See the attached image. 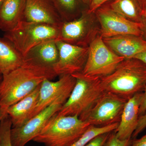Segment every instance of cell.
<instances>
[{
  "label": "cell",
  "instance_id": "cell-1",
  "mask_svg": "<svg viewBox=\"0 0 146 146\" xmlns=\"http://www.w3.org/2000/svg\"><path fill=\"white\" fill-rule=\"evenodd\" d=\"M56 76L53 68L24 61L20 67L3 75L0 84V106L7 111L45 80H52Z\"/></svg>",
  "mask_w": 146,
  "mask_h": 146
},
{
  "label": "cell",
  "instance_id": "cell-2",
  "mask_svg": "<svg viewBox=\"0 0 146 146\" xmlns=\"http://www.w3.org/2000/svg\"><path fill=\"white\" fill-rule=\"evenodd\" d=\"M100 80L105 91L127 100L145 90L146 65L134 58L125 59L112 74Z\"/></svg>",
  "mask_w": 146,
  "mask_h": 146
},
{
  "label": "cell",
  "instance_id": "cell-3",
  "mask_svg": "<svg viewBox=\"0 0 146 146\" xmlns=\"http://www.w3.org/2000/svg\"><path fill=\"white\" fill-rule=\"evenodd\" d=\"M72 75L75 78V84L68 100L56 114L77 116L84 121L105 91L100 79L86 77L81 73Z\"/></svg>",
  "mask_w": 146,
  "mask_h": 146
},
{
  "label": "cell",
  "instance_id": "cell-4",
  "mask_svg": "<svg viewBox=\"0 0 146 146\" xmlns=\"http://www.w3.org/2000/svg\"><path fill=\"white\" fill-rule=\"evenodd\" d=\"M90 125L77 116L55 114L33 141L45 146H71Z\"/></svg>",
  "mask_w": 146,
  "mask_h": 146
},
{
  "label": "cell",
  "instance_id": "cell-5",
  "mask_svg": "<svg viewBox=\"0 0 146 146\" xmlns=\"http://www.w3.org/2000/svg\"><path fill=\"white\" fill-rule=\"evenodd\" d=\"M60 25L23 20L13 29L5 32L4 38L24 57L32 48L40 43L48 40H57Z\"/></svg>",
  "mask_w": 146,
  "mask_h": 146
},
{
  "label": "cell",
  "instance_id": "cell-6",
  "mask_svg": "<svg viewBox=\"0 0 146 146\" xmlns=\"http://www.w3.org/2000/svg\"><path fill=\"white\" fill-rule=\"evenodd\" d=\"M125 59L115 54L99 35L89 46V52L82 74L89 78L102 79L112 74Z\"/></svg>",
  "mask_w": 146,
  "mask_h": 146
},
{
  "label": "cell",
  "instance_id": "cell-7",
  "mask_svg": "<svg viewBox=\"0 0 146 146\" xmlns=\"http://www.w3.org/2000/svg\"><path fill=\"white\" fill-rule=\"evenodd\" d=\"M88 9L74 20L63 22L58 40L79 46L89 47L92 41L100 35V28L96 16Z\"/></svg>",
  "mask_w": 146,
  "mask_h": 146
},
{
  "label": "cell",
  "instance_id": "cell-8",
  "mask_svg": "<svg viewBox=\"0 0 146 146\" xmlns=\"http://www.w3.org/2000/svg\"><path fill=\"white\" fill-rule=\"evenodd\" d=\"M70 96H63L50 105L30 119L21 126L12 127L11 138L13 146H25L33 140L53 116L56 114Z\"/></svg>",
  "mask_w": 146,
  "mask_h": 146
},
{
  "label": "cell",
  "instance_id": "cell-9",
  "mask_svg": "<svg viewBox=\"0 0 146 146\" xmlns=\"http://www.w3.org/2000/svg\"><path fill=\"white\" fill-rule=\"evenodd\" d=\"M127 101L117 95L105 91L84 121L90 125L99 127L119 123Z\"/></svg>",
  "mask_w": 146,
  "mask_h": 146
},
{
  "label": "cell",
  "instance_id": "cell-10",
  "mask_svg": "<svg viewBox=\"0 0 146 146\" xmlns=\"http://www.w3.org/2000/svg\"><path fill=\"white\" fill-rule=\"evenodd\" d=\"M99 23L102 38L123 34L141 36V24L126 19L112 10L107 3L94 12Z\"/></svg>",
  "mask_w": 146,
  "mask_h": 146
},
{
  "label": "cell",
  "instance_id": "cell-11",
  "mask_svg": "<svg viewBox=\"0 0 146 146\" xmlns=\"http://www.w3.org/2000/svg\"><path fill=\"white\" fill-rule=\"evenodd\" d=\"M56 43L58 58L53 70L56 75H72L81 72L87 60L89 47L79 46L61 40H56Z\"/></svg>",
  "mask_w": 146,
  "mask_h": 146
},
{
  "label": "cell",
  "instance_id": "cell-12",
  "mask_svg": "<svg viewBox=\"0 0 146 146\" xmlns=\"http://www.w3.org/2000/svg\"><path fill=\"white\" fill-rule=\"evenodd\" d=\"M60 77L57 81L46 79L41 84L38 102L30 119L49 106L59 97L70 96L75 84V78L72 75Z\"/></svg>",
  "mask_w": 146,
  "mask_h": 146
},
{
  "label": "cell",
  "instance_id": "cell-13",
  "mask_svg": "<svg viewBox=\"0 0 146 146\" xmlns=\"http://www.w3.org/2000/svg\"><path fill=\"white\" fill-rule=\"evenodd\" d=\"M23 20L57 26L63 22L52 0H26Z\"/></svg>",
  "mask_w": 146,
  "mask_h": 146
},
{
  "label": "cell",
  "instance_id": "cell-14",
  "mask_svg": "<svg viewBox=\"0 0 146 146\" xmlns=\"http://www.w3.org/2000/svg\"><path fill=\"white\" fill-rule=\"evenodd\" d=\"M102 38L113 52L125 59L133 58L146 50V41L141 36L123 34Z\"/></svg>",
  "mask_w": 146,
  "mask_h": 146
},
{
  "label": "cell",
  "instance_id": "cell-15",
  "mask_svg": "<svg viewBox=\"0 0 146 146\" xmlns=\"http://www.w3.org/2000/svg\"><path fill=\"white\" fill-rule=\"evenodd\" d=\"M143 92L136 94L126 103L119 125L115 130L116 136L120 140L131 139L136 130L139 118V108L143 99Z\"/></svg>",
  "mask_w": 146,
  "mask_h": 146
},
{
  "label": "cell",
  "instance_id": "cell-16",
  "mask_svg": "<svg viewBox=\"0 0 146 146\" xmlns=\"http://www.w3.org/2000/svg\"><path fill=\"white\" fill-rule=\"evenodd\" d=\"M41 84L7 110L12 123V127L21 126L29 119L38 102Z\"/></svg>",
  "mask_w": 146,
  "mask_h": 146
},
{
  "label": "cell",
  "instance_id": "cell-17",
  "mask_svg": "<svg viewBox=\"0 0 146 146\" xmlns=\"http://www.w3.org/2000/svg\"><path fill=\"white\" fill-rule=\"evenodd\" d=\"M58 58L56 40H48L33 47L24 56V61L53 68Z\"/></svg>",
  "mask_w": 146,
  "mask_h": 146
},
{
  "label": "cell",
  "instance_id": "cell-18",
  "mask_svg": "<svg viewBox=\"0 0 146 146\" xmlns=\"http://www.w3.org/2000/svg\"><path fill=\"white\" fill-rule=\"evenodd\" d=\"M26 0H4L0 9V30L6 32L23 20Z\"/></svg>",
  "mask_w": 146,
  "mask_h": 146
},
{
  "label": "cell",
  "instance_id": "cell-19",
  "mask_svg": "<svg viewBox=\"0 0 146 146\" xmlns=\"http://www.w3.org/2000/svg\"><path fill=\"white\" fill-rule=\"evenodd\" d=\"M24 63V57L7 39L0 38V71L5 75Z\"/></svg>",
  "mask_w": 146,
  "mask_h": 146
},
{
  "label": "cell",
  "instance_id": "cell-20",
  "mask_svg": "<svg viewBox=\"0 0 146 146\" xmlns=\"http://www.w3.org/2000/svg\"><path fill=\"white\" fill-rule=\"evenodd\" d=\"M108 4L110 8L119 15L134 23H141L143 9L138 0H115Z\"/></svg>",
  "mask_w": 146,
  "mask_h": 146
},
{
  "label": "cell",
  "instance_id": "cell-21",
  "mask_svg": "<svg viewBox=\"0 0 146 146\" xmlns=\"http://www.w3.org/2000/svg\"><path fill=\"white\" fill-rule=\"evenodd\" d=\"M63 22H69L78 18L89 7L83 0H52Z\"/></svg>",
  "mask_w": 146,
  "mask_h": 146
},
{
  "label": "cell",
  "instance_id": "cell-22",
  "mask_svg": "<svg viewBox=\"0 0 146 146\" xmlns=\"http://www.w3.org/2000/svg\"><path fill=\"white\" fill-rule=\"evenodd\" d=\"M119 124V123H117L102 127L91 125L83 135L71 146H85L92 139L100 134L116 130Z\"/></svg>",
  "mask_w": 146,
  "mask_h": 146
},
{
  "label": "cell",
  "instance_id": "cell-23",
  "mask_svg": "<svg viewBox=\"0 0 146 146\" xmlns=\"http://www.w3.org/2000/svg\"><path fill=\"white\" fill-rule=\"evenodd\" d=\"M12 124L8 115L0 122V146H13L11 138Z\"/></svg>",
  "mask_w": 146,
  "mask_h": 146
},
{
  "label": "cell",
  "instance_id": "cell-24",
  "mask_svg": "<svg viewBox=\"0 0 146 146\" xmlns=\"http://www.w3.org/2000/svg\"><path fill=\"white\" fill-rule=\"evenodd\" d=\"M132 139L121 140L119 139L116 136L115 130L111 131L104 146H130Z\"/></svg>",
  "mask_w": 146,
  "mask_h": 146
},
{
  "label": "cell",
  "instance_id": "cell-25",
  "mask_svg": "<svg viewBox=\"0 0 146 146\" xmlns=\"http://www.w3.org/2000/svg\"><path fill=\"white\" fill-rule=\"evenodd\" d=\"M110 132L100 134L92 139L85 146H104Z\"/></svg>",
  "mask_w": 146,
  "mask_h": 146
},
{
  "label": "cell",
  "instance_id": "cell-26",
  "mask_svg": "<svg viewBox=\"0 0 146 146\" xmlns=\"http://www.w3.org/2000/svg\"><path fill=\"white\" fill-rule=\"evenodd\" d=\"M146 128V110L143 115L139 117L138 119V125L136 130L133 132L131 139H135L140 133Z\"/></svg>",
  "mask_w": 146,
  "mask_h": 146
},
{
  "label": "cell",
  "instance_id": "cell-27",
  "mask_svg": "<svg viewBox=\"0 0 146 146\" xmlns=\"http://www.w3.org/2000/svg\"><path fill=\"white\" fill-rule=\"evenodd\" d=\"M115 0H91L88 10L91 12H94L102 5Z\"/></svg>",
  "mask_w": 146,
  "mask_h": 146
},
{
  "label": "cell",
  "instance_id": "cell-28",
  "mask_svg": "<svg viewBox=\"0 0 146 146\" xmlns=\"http://www.w3.org/2000/svg\"><path fill=\"white\" fill-rule=\"evenodd\" d=\"M141 23L142 31L141 36L146 41V9L142 12Z\"/></svg>",
  "mask_w": 146,
  "mask_h": 146
},
{
  "label": "cell",
  "instance_id": "cell-29",
  "mask_svg": "<svg viewBox=\"0 0 146 146\" xmlns=\"http://www.w3.org/2000/svg\"><path fill=\"white\" fill-rule=\"evenodd\" d=\"M143 94V99L139 108V117L143 115L146 110V86Z\"/></svg>",
  "mask_w": 146,
  "mask_h": 146
},
{
  "label": "cell",
  "instance_id": "cell-30",
  "mask_svg": "<svg viewBox=\"0 0 146 146\" xmlns=\"http://www.w3.org/2000/svg\"><path fill=\"white\" fill-rule=\"evenodd\" d=\"M130 146H146V134L139 139H132Z\"/></svg>",
  "mask_w": 146,
  "mask_h": 146
},
{
  "label": "cell",
  "instance_id": "cell-31",
  "mask_svg": "<svg viewBox=\"0 0 146 146\" xmlns=\"http://www.w3.org/2000/svg\"><path fill=\"white\" fill-rule=\"evenodd\" d=\"M134 58H137L141 60L146 65V50L143 52L136 55L134 56Z\"/></svg>",
  "mask_w": 146,
  "mask_h": 146
},
{
  "label": "cell",
  "instance_id": "cell-32",
  "mask_svg": "<svg viewBox=\"0 0 146 146\" xmlns=\"http://www.w3.org/2000/svg\"><path fill=\"white\" fill-rule=\"evenodd\" d=\"M7 115L6 110L0 106V122Z\"/></svg>",
  "mask_w": 146,
  "mask_h": 146
},
{
  "label": "cell",
  "instance_id": "cell-33",
  "mask_svg": "<svg viewBox=\"0 0 146 146\" xmlns=\"http://www.w3.org/2000/svg\"><path fill=\"white\" fill-rule=\"evenodd\" d=\"M143 10L146 9V0H138Z\"/></svg>",
  "mask_w": 146,
  "mask_h": 146
},
{
  "label": "cell",
  "instance_id": "cell-34",
  "mask_svg": "<svg viewBox=\"0 0 146 146\" xmlns=\"http://www.w3.org/2000/svg\"><path fill=\"white\" fill-rule=\"evenodd\" d=\"M91 0H83V1L85 4L89 7L90 3H91Z\"/></svg>",
  "mask_w": 146,
  "mask_h": 146
},
{
  "label": "cell",
  "instance_id": "cell-35",
  "mask_svg": "<svg viewBox=\"0 0 146 146\" xmlns=\"http://www.w3.org/2000/svg\"><path fill=\"white\" fill-rule=\"evenodd\" d=\"M3 76V75L2 73L1 72V71H0V84L1 83L2 81Z\"/></svg>",
  "mask_w": 146,
  "mask_h": 146
},
{
  "label": "cell",
  "instance_id": "cell-36",
  "mask_svg": "<svg viewBox=\"0 0 146 146\" xmlns=\"http://www.w3.org/2000/svg\"><path fill=\"white\" fill-rule=\"evenodd\" d=\"M4 0H0V9L3 3Z\"/></svg>",
  "mask_w": 146,
  "mask_h": 146
}]
</instances>
